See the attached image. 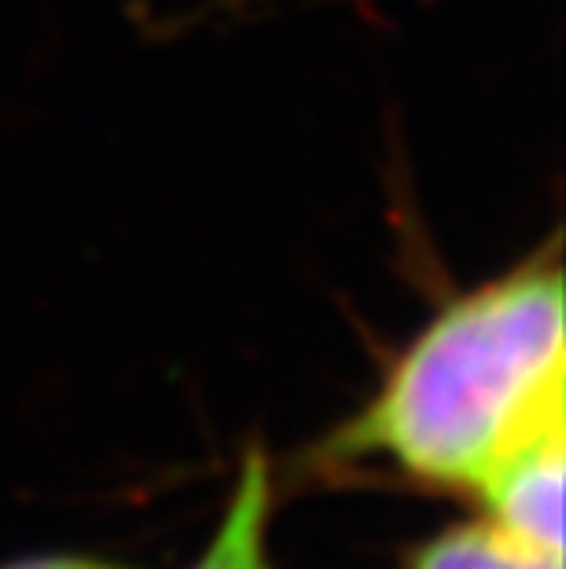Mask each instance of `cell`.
<instances>
[{
	"mask_svg": "<svg viewBox=\"0 0 566 569\" xmlns=\"http://www.w3.org/2000/svg\"><path fill=\"white\" fill-rule=\"evenodd\" d=\"M563 236L489 280L449 290L390 357L328 459L387 456L413 478L478 489L493 467L566 427Z\"/></svg>",
	"mask_w": 566,
	"mask_h": 569,
	"instance_id": "1",
	"label": "cell"
},
{
	"mask_svg": "<svg viewBox=\"0 0 566 569\" xmlns=\"http://www.w3.org/2000/svg\"><path fill=\"white\" fill-rule=\"evenodd\" d=\"M563 438L566 427L529 441L475 489L489 522L545 559H563Z\"/></svg>",
	"mask_w": 566,
	"mask_h": 569,
	"instance_id": "2",
	"label": "cell"
},
{
	"mask_svg": "<svg viewBox=\"0 0 566 569\" xmlns=\"http://www.w3.org/2000/svg\"><path fill=\"white\" fill-rule=\"evenodd\" d=\"M269 507H272V478L269 456L255 441L244 452L232 496L221 515V526L207 543L202 559L191 569H269Z\"/></svg>",
	"mask_w": 566,
	"mask_h": 569,
	"instance_id": "3",
	"label": "cell"
},
{
	"mask_svg": "<svg viewBox=\"0 0 566 569\" xmlns=\"http://www.w3.org/2000/svg\"><path fill=\"white\" fill-rule=\"evenodd\" d=\"M413 569H563V559H545L512 540L493 522L445 529L416 551Z\"/></svg>",
	"mask_w": 566,
	"mask_h": 569,
	"instance_id": "4",
	"label": "cell"
},
{
	"mask_svg": "<svg viewBox=\"0 0 566 569\" xmlns=\"http://www.w3.org/2000/svg\"><path fill=\"white\" fill-rule=\"evenodd\" d=\"M0 569H122L100 559H81V555H38V559H22Z\"/></svg>",
	"mask_w": 566,
	"mask_h": 569,
	"instance_id": "5",
	"label": "cell"
},
{
	"mask_svg": "<svg viewBox=\"0 0 566 569\" xmlns=\"http://www.w3.org/2000/svg\"><path fill=\"white\" fill-rule=\"evenodd\" d=\"M218 4H232V8H244V4H255V0H218Z\"/></svg>",
	"mask_w": 566,
	"mask_h": 569,
	"instance_id": "6",
	"label": "cell"
}]
</instances>
